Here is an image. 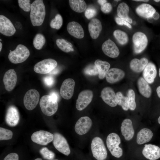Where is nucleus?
<instances>
[{
  "instance_id": "1",
  "label": "nucleus",
  "mask_w": 160,
  "mask_h": 160,
  "mask_svg": "<svg viewBox=\"0 0 160 160\" xmlns=\"http://www.w3.org/2000/svg\"><path fill=\"white\" fill-rule=\"evenodd\" d=\"M46 15V9L42 0H36L31 4L30 19L33 26H39L43 23Z\"/></svg>"
},
{
  "instance_id": "2",
  "label": "nucleus",
  "mask_w": 160,
  "mask_h": 160,
  "mask_svg": "<svg viewBox=\"0 0 160 160\" xmlns=\"http://www.w3.org/2000/svg\"><path fill=\"white\" fill-rule=\"evenodd\" d=\"M30 55V51L28 48L23 44H19L14 50H10L8 57L12 63L17 64L25 61Z\"/></svg>"
},
{
  "instance_id": "3",
  "label": "nucleus",
  "mask_w": 160,
  "mask_h": 160,
  "mask_svg": "<svg viewBox=\"0 0 160 160\" xmlns=\"http://www.w3.org/2000/svg\"><path fill=\"white\" fill-rule=\"evenodd\" d=\"M106 143L107 147L111 155L117 158L123 155V150L119 145L121 143L119 135L114 132L110 134L107 136Z\"/></svg>"
},
{
  "instance_id": "4",
  "label": "nucleus",
  "mask_w": 160,
  "mask_h": 160,
  "mask_svg": "<svg viewBox=\"0 0 160 160\" xmlns=\"http://www.w3.org/2000/svg\"><path fill=\"white\" fill-rule=\"evenodd\" d=\"M39 105L42 113L51 116L54 114L58 108L57 102L53 100L50 95H44L41 98Z\"/></svg>"
},
{
  "instance_id": "5",
  "label": "nucleus",
  "mask_w": 160,
  "mask_h": 160,
  "mask_svg": "<svg viewBox=\"0 0 160 160\" xmlns=\"http://www.w3.org/2000/svg\"><path fill=\"white\" fill-rule=\"evenodd\" d=\"M91 149L94 157L97 160H105L107 156V152L103 141L99 137L92 139Z\"/></svg>"
},
{
  "instance_id": "6",
  "label": "nucleus",
  "mask_w": 160,
  "mask_h": 160,
  "mask_svg": "<svg viewBox=\"0 0 160 160\" xmlns=\"http://www.w3.org/2000/svg\"><path fill=\"white\" fill-rule=\"evenodd\" d=\"M57 65V61L51 58L45 59L37 63L34 67V70L36 73L46 74L50 73Z\"/></svg>"
},
{
  "instance_id": "7",
  "label": "nucleus",
  "mask_w": 160,
  "mask_h": 160,
  "mask_svg": "<svg viewBox=\"0 0 160 160\" xmlns=\"http://www.w3.org/2000/svg\"><path fill=\"white\" fill-rule=\"evenodd\" d=\"M39 97V93L36 90H29L25 94L23 98V103L25 108L29 111L33 110L38 103Z\"/></svg>"
},
{
  "instance_id": "8",
  "label": "nucleus",
  "mask_w": 160,
  "mask_h": 160,
  "mask_svg": "<svg viewBox=\"0 0 160 160\" xmlns=\"http://www.w3.org/2000/svg\"><path fill=\"white\" fill-rule=\"evenodd\" d=\"M134 51L136 54L142 52L146 48L148 39L146 35L141 32H137L133 35L132 38Z\"/></svg>"
},
{
  "instance_id": "9",
  "label": "nucleus",
  "mask_w": 160,
  "mask_h": 160,
  "mask_svg": "<svg viewBox=\"0 0 160 160\" xmlns=\"http://www.w3.org/2000/svg\"><path fill=\"white\" fill-rule=\"evenodd\" d=\"M53 143L55 148L62 153L68 156L71 151L69 145L66 139L61 134L55 133L54 134Z\"/></svg>"
},
{
  "instance_id": "10",
  "label": "nucleus",
  "mask_w": 160,
  "mask_h": 160,
  "mask_svg": "<svg viewBox=\"0 0 160 160\" xmlns=\"http://www.w3.org/2000/svg\"><path fill=\"white\" fill-rule=\"evenodd\" d=\"M93 95V92L90 90L86 89L81 91L76 100V109L80 111L84 109L92 101Z\"/></svg>"
},
{
  "instance_id": "11",
  "label": "nucleus",
  "mask_w": 160,
  "mask_h": 160,
  "mask_svg": "<svg viewBox=\"0 0 160 160\" xmlns=\"http://www.w3.org/2000/svg\"><path fill=\"white\" fill-rule=\"evenodd\" d=\"M31 139L34 143L42 145H46L53 141L54 135L48 131L41 130L33 133Z\"/></svg>"
},
{
  "instance_id": "12",
  "label": "nucleus",
  "mask_w": 160,
  "mask_h": 160,
  "mask_svg": "<svg viewBox=\"0 0 160 160\" xmlns=\"http://www.w3.org/2000/svg\"><path fill=\"white\" fill-rule=\"evenodd\" d=\"M75 86L74 80L71 78L65 80L62 83L60 90L62 97L65 99L69 100L73 96Z\"/></svg>"
},
{
  "instance_id": "13",
  "label": "nucleus",
  "mask_w": 160,
  "mask_h": 160,
  "mask_svg": "<svg viewBox=\"0 0 160 160\" xmlns=\"http://www.w3.org/2000/svg\"><path fill=\"white\" fill-rule=\"evenodd\" d=\"M92 121L88 116H83L77 121L75 126L76 132L80 135H82L87 133L91 128Z\"/></svg>"
},
{
  "instance_id": "14",
  "label": "nucleus",
  "mask_w": 160,
  "mask_h": 160,
  "mask_svg": "<svg viewBox=\"0 0 160 160\" xmlns=\"http://www.w3.org/2000/svg\"><path fill=\"white\" fill-rule=\"evenodd\" d=\"M16 29L11 21L5 16L0 15V32L4 35L10 36L13 35Z\"/></svg>"
},
{
  "instance_id": "15",
  "label": "nucleus",
  "mask_w": 160,
  "mask_h": 160,
  "mask_svg": "<svg viewBox=\"0 0 160 160\" xmlns=\"http://www.w3.org/2000/svg\"><path fill=\"white\" fill-rule=\"evenodd\" d=\"M17 81V75L14 69H10L7 71L3 78V81L6 90L8 91L12 90L15 86Z\"/></svg>"
},
{
  "instance_id": "16",
  "label": "nucleus",
  "mask_w": 160,
  "mask_h": 160,
  "mask_svg": "<svg viewBox=\"0 0 160 160\" xmlns=\"http://www.w3.org/2000/svg\"><path fill=\"white\" fill-rule=\"evenodd\" d=\"M20 118L19 113L17 108L14 105L9 106L6 115V123L10 127H15L18 123Z\"/></svg>"
},
{
  "instance_id": "17",
  "label": "nucleus",
  "mask_w": 160,
  "mask_h": 160,
  "mask_svg": "<svg viewBox=\"0 0 160 160\" xmlns=\"http://www.w3.org/2000/svg\"><path fill=\"white\" fill-rule=\"evenodd\" d=\"M102 49L106 55L111 58L116 57L120 54L118 48L115 43L110 39L103 43Z\"/></svg>"
},
{
  "instance_id": "18",
  "label": "nucleus",
  "mask_w": 160,
  "mask_h": 160,
  "mask_svg": "<svg viewBox=\"0 0 160 160\" xmlns=\"http://www.w3.org/2000/svg\"><path fill=\"white\" fill-rule=\"evenodd\" d=\"M103 100L107 105L112 107L117 105L116 95L113 89L109 87L104 88L101 92Z\"/></svg>"
},
{
  "instance_id": "19",
  "label": "nucleus",
  "mask_w": 160,
  "mask_h": 160,
  "mask_svg": "<svg viewBox=\"0 0 160 160\" xmlns=\"http://www.w3.org/2000/svg\"><path fill=\"white\" fill-rule=\"evenodd\" d=\"M142 153L145 157L150 160H156L160 158V148L155 145L145 144Z\"/></svg>"
},
{
  "instance_id": "20",
  "label": "nucleus",
  "mask_w": 160,
  "mask_h": 160,
  "mask_svg": "<svg viewBox=\"0 0 160 160\" xmlns=\"http://www.w3.org/2000/svg\"><path fill=\"white\" fill-rule=\"evenodd\" d=\"M125 75V72L122 70L117 68H112L108 70L105 77L108 83L113 84L122 79Z\"/></svg>"
},
{
  "instance_id": "21",
  "label": "nucleus",
  "mask_w": 160,
  "mask_h": 160,
  "mask_svg": "<svg viewBox=\"0 0 160 160\" xmlns=\"http://www.w3.org/2000/svg\"><path fill=\"white\" fill-rule=\"evenodd\" d=\"M121 130V133L126 140L129 141L133 138L135 131L131 119H126L123 121Z\"/></svg>"
},
{
  "instance_id": "22",
  "label": "nucleus",
  "mask_w": 160,
  "mask_h": 160,
  "mask_svg": "<svg viewBox=\"0 0 160 160\" xmlns=\"http://www.w3.org/2000/svg\"><path fill=\"white\" fill-rule=\"evenodd\" d=\"M67 29L70 35L76 38L81 39L84 36V31L82 27L77 22L72 21L69 23Z\"/></svg>"
},
{
  "instance_id": "23",
  "label": "nucleus",
  "mask_w": 160,
  "mask_h": 160,
  "mask_svg": "<svg viewBox=\"0 0 160 160\" xmlns=\"http://www.w3.org/2000/svg\"><path fill=\"white\" fill-rule=\"evenodd\" d=\"M144 79L150 84L153 83L157 75L156 67L154 64L151 62L148 63L143 72Z\"/></svg>"
},
{
  "instance_id": "24",
  "label": "nucleus",
  "mask_w": 160,
  "mask_h": 160,
  "mask_svg": "<svg viewBox=\"0 0 160 160\" xmlns=\"http://www.w3.org/2000/svg\"><path fill=\"white\" fill-rule=\"evenodd\" d=\"M88 30L91 37L97 39L101 32L102 27L100 21L97 18H93L88 24Z\"/></svg>"
},
{
  "instance_id": "25",
  "label": "nucleus",
  "mask_w": 160,
  "mask_h": 160,
  "mask_svg": "<svg viewBox=\"0 0 160 160\" xmlns=\"http://www.w3.org/2000/svg\"><path fill=\"white\" fill-rule=\"evenodd\" d=\"M137 14L140 16L149 18L151 17L156 12L155 8L151 5L146 3L142 4L136 9Z\"/></svg>"
},
{
  "instance_id": "26",
  "label": "nucleus",
  "mask_w": 160,
  "mask_h": 160,
  "mask_svg": "<svg viewBox=\"0 0 160 160\" xmlns=\"http://www.w3.org/2000/svg\"><path fill=\"white\" fill-rule=\"evenodd\" d=\"M153 136L152 131L147 128L140 130L137 135L136 141L139 145H141L149 142Z\"/></svg>"
},
{
  "instance_id": "27",
  "label": "nucleus",
  "mask_w": 160,
  "mask_h": 160,
  "mask_svg": "<svg viewBox=\"0 0 160 160\" xmlns=\"http://www.w3.org/2000/svg\"><path fill=\"white\" fill-rule=\"evenodd\" d=\"M148 63L147 58L143 57L139 60L137 58L133 59L130 63V67L134 72L140 73L143 71Z\"/></svg>"
},
{
  "instance_id": "28",
  "label": "nucleus",
  "mask_w": 160,
  "mask_h": 160,
  "mask_svg": "<svg viewBox=\"0 0 160 160\" xmlns=\"http://www.w3.org/2000/svg\"><path fill=\"white\" fill-rule=\"evenodd\" d=\"M94 64L97 68L98 72V77L100 79H103L109 70L110 65L108 62L99 59L96 60Z\"/></svg>"
},
{
  "instance_id": "29",
  "label": "nucleus",
  "mask_w": 160,
  "mask_h": 160,
  "mask_svg": "<svg viewBox=\"0 0 160 160\" xmlns=\"http://www.w3.org/2000/svg\"><path fill=\"white\" fill-rule=\"evenodd\" d=\"M137 84L139 91L144 97H149L151 94V89L144 78L140 77L138 79Z\"/></svg>"
},
{
  "instance_id": "30",
  "label": "nucleus",
  "mask_w": 160,
  "mask_h": 160,
  "mask_svg": "<svg viewBox=\"0 0 160 160\" xmlns=\"http://www.w3.org/2000/svg\"><path fill=\"white\" fill-rule=\"evenodd\" d=\"M129 8L128 5L125 3L122 2L118 6L117 9L118 17L124 20L129 23H132V20L128 16Z\"/></svg>"
},
{
  "instance_id": "31",
  "label": "nucleus",
  "mask_w": 160,
  "mask_h": 160,
  "mask_svg": "<svg viewBox=\"0 0 160 160\" xmlns=\"http://www.w3.org/2000/svg\"><path fill=\"white\" fill-rule=\"evenodd\" d=\"M70 7L74 11L78 13H81L86 10L87 5L83 0H69Z\"/></svg>"
},
{
  "instance_id": "32",
  "label": "nucleus",
  "mask_w": 160,
  "mask_h": 160,
  "mask_svg": "<svg viewBox=\"0 0 160 160\" xmlns=\"http://www.w3.org/2000/svg\"><path fill=\"white\" fill-rule=\"evenodd\" d=\"M56 44L60 49L65 52H69L74 50L72 44L64 39H57L56 40Z\"/></svg>"
},
{
  "instance_id": "33",
  "label": "nucleus",
  "mask_w": 160,
  "mask_h": 160,
  "mask_svg": "<svg viewBox=\"0 0 160 160\" xmlns=\"http://www.w3.org/2000/svg\"><path fill=\"white\" fill-rule=\"evenodd\" d=\"M113 35L121 45H125L128 42V37L127 34L121 30H115L113 32Z\"/></svg>"
},
{
  "instance_id": "34",
  "label": "nucleus",
  "mask_w": 160,
  "mask_h": 160,
  "mask_svg": "<svg viewBox=\"0 0 160 160\" xmlns=\"http://www.w3.org/2000/svg\"><path fill=\"white\" fill-rule=\"evenodd\" d=\"M117 104L122 107L124 111H127L129 108L128 98L123 96L120 92H118L116 94Z\"/></svg>"
},
{
  "instance_id": "35",
  "label": "nucleus",
  "mask_w": 160,
  "mask_h": 160,
  "mask_svg": "<svg viewBox=\"0 0 160 160\" xmlns=\"http://www.w3.org/2000/svg\"><path fill=\"white\" fill-rule=\"evenodd\" d=\"M46 42L44 36L41 34L38 33L35 36L33 41L34 47L38 50L42 49Z\"/></svg>"
},
{
  "instance_id": "36",
  "label": "nucleus",
  "mask_w": 160,
  "mask_h": 160,
  "mask_svg": "<svg viewBox=\"0 0 160 160\" xmlns=\"http://www.w3.org/2000/svg\"><path fill=\"white\" fill-rule=\"evenodd\" d=\"M63 24V19L59 14H57L55 18L51 20L50 23L51 27L57 30L60 29Z\"/></svg>"
},
{
  "instance_id": "37",
  "label": "nucleus",
  "mask_w": 160,
  "mask_h": 160,
  "mask_svg": "<svg viewBox=\"0 0 160 160\" xmlns=\"http://www.w3.org/2000/svg\"><path fill=\"white\" fill-rule=\"evenodd\" d=\"M127 97L129 100V109L133 111L136 108V104L135 101V93L133 90L129 89L128 90Z\"/></svg>"
},
{
  "instance_id": "38",
  "label": "nucleus",
  "mask_w": 160,
  "mask_h": 160,
  "mask_svg": "<svg viewBox=\"0 0 160 160\" xmlns=\"http://www.w3.org/2000/svg\"><path fill=\"white\" fill-rule=\"evenodd\" d=\"M13 136L12 132L9 129L0 127V140H7L11 139Z\"/></svg>"
},
{
  "instance_id": "39",
  "label": "nucleus",
  "mask_w": 160,
  "mask_h": 160,
  "mask_svg": "<svg viewBox=\"0 0 160 160\" xmlns=\"http://www.w3.org/2000/svg\"><path fill=\"white\" fill-rule=\"evenodd\" d=\"M40 153L43 157L48 160H52L55 157V155L54 152L49 150L47 147H44L40 151Z\"/></svg>"
},
{
  "instance_id": "40",
  "label": "nucleus",
  "mask_w": 160,
  "mask_h": 160,
  "mask_svg": "<svg viewBox=\"0 0 160 160\" xmlns=\"http://www.w3.org/2000/svg\"><path fill=\"white\" fill-rule=\"evenodd\" d=\"M84 73L88 76H96L98 74L97 69L95 65L90 64L87 66L84 70Z\"/></svg>"
},
{
  "instance_id": "41",
  "label": "nucleus",
  "mask_w": 160,
  "mask_h": 160,
  "mask_svg": "<svg viewBox=\"0 0 160 160\" xmlns=\"http://www.w3.org/2000/svg\"><path fill=\"white\" fill-rule=\"evenodd\" d=\"M18 2L19 7L24 11L28 12L31 9V4L29 0H18Z\"/></svg>"
},
{
  "instance_id": "42",
  "label": "nucleus",
  "mask_w": 160,
  "mask_h": 160,
  "mask_svg": "<svg viewBox=\"0 0 160 160\" xmlns=\"http://www.w3.org/2000/svg\"><path fill=\"white\" fill-rule=\"evenodd\" d=\"M97 11L96 9L93 7L87 8L85 12V16L88 19H90L94 17L96 15Z\"/></svg>"
},
{
  "instance_id": "43",
  "label": "nucleus",
  "mask_w": 160,
  "mask_h": 160,
  "mask_svg": "<svg viewBox=\"0 0 160 160\" xmlns=\"http://www.w3.org/2000/svg\"><path fill=\"white\" fill-rule=\"evenodd\" d=\"M43 81L44 84L48 87L52 86L54 83V78L51 76H48L44 77Z\"/></svg>"
},
{
  "instance_id": "44",
  "label": "nucleus",
  "mask_w": 160,
  "mask_h": 160,
  "mask_svg": "<svg viewBox=\"0 0 160 160\" xmlns=\"http://www.w3.org/2000/svg\"><path fill=\"white\" fill-rule=\"evenodd\" d=\"M112 9L111 4L109 3H106L102 5L101 6V11L104 13H108L110 12Z\"/></svg>"
},
{
  "instance_id": "45",
  "label": "nucleus",
  "mask_w": 160,
  "mask_h": 160,
  "mask_svg": "<svg viewBox=\"0 0 160 160\" xmlns=\"http://www.w3.org/2000/svg\"><path fill=\"white\" fill-rule=\"evenodd\" d=\"M115 20L116 23L119 25H125L130 28H132L131 25L129 23L118 17H116L115 18Z\"/></svg>"
},
{
  "instance_id": "46",
  "label": "nucleus",
  "mask_w": 160,
  "mask_h": 160,
  "mask_svg": "<svg viewBox=\"0 0 160 160\" xmlns=\"http://www.w3.org/2000/svg\"><path fill=\"white\" fill-rule=\"evenodd\" d=\"M4 160H19V156L16 153H11L7 155Z\"/></svg>"
},
{
  "instance_id": "47",
  "label": "nucleus",
  "mask_w": 160,
  "mask_h": 160,
  "mask_svg": "<svg viewBox=\"0 0 160 160\" xmlns=\"http://www.w3.org/2000/svg\"><path fill=\"white\" fill-rule=\"evenodd\" d=\"M50 95L53 100L57 102L59 97L58 94L56 92H52L50 93Z\"/></svg>"
},
{
  "instance_id": "48",
  "label": "nucleus",
  "mask_w": 160,
  "mask_h": 160,
  "mask_svg": "<svg viewBox=\"0 0 160 160\" xmlns=\"http://www.w3.org/2000/svg\"><path fill=\"white\" fill-rule=\"evenodd\" d=\"M152 17H153V18L155 20H158L159 17V14L157 12H156L153 14Z\"/></svg>"
},
{
  "instance_id": "49",
  "label": "nucleus",
  "mask_w": 160,
  "mask_h": 160,
  "mask_svg": "<svg viewBox=\"0 0 160 160\" xmlns=\"http://www.w3.org/2000/svg\"><path fill=\"white\" fill-rule=\"evenodd\" d=\"M107 1L106 0H98L97 1L98 3L101 5H103L107 3Z\"/></svg>"
},
{
  "instance_id": "50",
  "label": "nucleus",
  "mask_w": 160,
  "mask_h": 160,
  "mask_svg": "<svg viewBox=\"0 0 160 160\" xmlns=\"http://www.w3.org/2000/svg\"><path fill=\"white\" fill-rule=\"evenodd\" d=\"M58 71H59L58 69L55 68V69H54L50 73L51 74H56L57 73H58L57 72H58Z\"/></svg>"
},
{
  "instance_id": "51",
  "label": "nucleus",
  "mask_w": 160,
  "mask_h": 160,
  "mask_svg": "<svg viewBox=\"0 0 160 160\" xmlns=\"http://www.w3.org/2000/svg\"><path fill=\"white\" fill-rule=\"evenodd\" d=\"M156 91L158 97L160 98V86L157 87Z\"/></svg>"
},
{
  "instance_id": "52",
  "label": "nucleus",
  "mask_w": 160,
  "mask_h": 160,
  "mask_svg": "<svg viewBox=\"0 0 160 160\" xmlns=\"http://www.w3.org/2000/svg\"><path fill=\"white\" fill-rule=\"evenodd\" d=\"M135 1H143V2H148L149 1L148 0H133Z\"/></svg>"
},
{
  "instance_id": "53",
  "label": "nucleus",
  "mask_w": 160,
  "mask_h": 160,
  "mask_svg": "<svg viewBox=\"0 0 160 160\" xmlns=\"http://www.w3.org/2000/svg\"><path fill=\"white\" fill-rule=\"evenodd\" d=\"M2 47V44L1 42H0V52L1 51Z\"/></svg>"
},
{
  "instance_id": "54",
  "label": "nucleus",
  "mask_w": 160,
  "mask_h": 160,
  "mask_svg": "<svg viewBox=\"0 0 160 160\" xmlns=\"http://www.w3.org/2000/svg\"><path fill=\"white\" fill-rule=\"evenodd\" d=\"M158 122L160 124V116L158 119Z\"/></svg>"
},
{
  "instance_id": "55",
  "label": "nucleus",
  "mask_w": 160,
  "mask_h": 160,
  "mask_svg": "<svg viewBox=\"0 0 160 160\" xmlns=\"http://www.w3.org/2000/svg\"><path fill=\"white\" fill-rule=\"evenodd\" d=\"M34 160H42L41 158H37L35 159Z\"/></svg>"
},
{
  "instance_id": "56",
  "label": "nucleus",
  "mask_w": 160,
  "mask_h": 160,
  "mask_svg": "<svg viewBox=\"0 0 160 160\" xmlns=\"http://www.w3.org/2000/svg\"><path fill=\"white\" fill-rule=\"evenodd\" d=\"M154 1L157 2H158L160 1V0H154Z\"/></svg>"
},
{
  "instance_id": "57",
  "label": "nucleus",
  "mask_w": 160,
  "mask_h": 160,
  "mask_svg": "<svg viewBox=\"0 0 160 160\" xmlns=\"http://www.w3.org/2000/svg\"><path fill=\"white\" fill-rule=\"evenodd\" d=\"M159 77H160V68L159 69Z\"/></svg>"
},
{
  "instance_id": "58",
  "label": "nucleus",
  "mask_w": 160,
  "mask_h": 160,
  "mask_svg": "<svg viewBox=\"0 0 160 160\" xmlns=\"http://www.w3.org/2000/svg\"><path fill=\"white\" fill-rule=\"evenodd\" d=\"M115 1H119L120 0H115Z\"/></svg>"
},
{
  "instance_id": "59",
  "label": "nucleus",
  "mask_w": 160,
  "mask_h": 160,
  "mask_svg": "<svg viewBox=\"0 0 160 160\" xmlns=\"http://www.w3.org/2000/svg\"><path fill=\"white\" fill-rule=\"evenodd\" d=\"M0 41H1H1H2V40H1V39H0Z\"/></svg>"
},
{
  "instance_id": "60",
  "label": "nucleus",
  "mask_w": 160,
  "mask_h": 160,
  "mask_svg": "<svg viewBox=\"0 0 160 160\" xmlns=\"http://www.w3.org/2000/svg\"><path fill=\"white\" fill-rule=\"evenodd\" d=\"M54 160H58V159H54Z\"/></svg>"
}]
</instances>
